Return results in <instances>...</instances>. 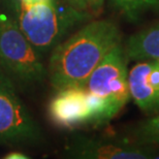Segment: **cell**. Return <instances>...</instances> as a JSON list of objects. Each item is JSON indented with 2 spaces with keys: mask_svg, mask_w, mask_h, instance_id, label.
<instances>
[{
  "mask_svg": "<svg viewBox=\"0 0 159 159\" xmlns=\"http://www.w3.org/2000/svg\"><path fill=\"white\" fill-rule=\"evenodd\" d=\"M121 39L120 29L114 22L99 20L59 43L51 54L48 68L53 87L57 90L84 87L95 67Z\"/></svg>",
  "mask_w": 159,
  "mask_h": 159,
  "instance_id": "cell-1",
  "label": "cell"
},
{
  "mask_svg": "<svg viewBox=\"0 0 159 159\" xmlns=\"http://www.w3.org/2000/svg\"><path fill=\"white\" fill-rule=\"evenodd\" d=\"M12 5L16 14L12 18L39 53L54 49L70 28L88 17L86 11L60 5L56 0L32 4H21L14 0Z\"/></svg>",
  "mask_w": 159,
  "mask_h": 159,
  "instance_id": "cell-2",
  "label": "cell"
},
{
  "mask_svg": "<svg viewBox=\"0 0 159 159\" xmlns=\"http://www.w3.org/2000/svg\"><path fill=\"white\" fill-rule=\"evenodd\" d=\"M126 54L121 43L110 51L86 82L84 88L93 109V123L101 125L123 109L130 98Z\"/></svg>",
  "mask_w": 159,
  "mask_h": 159,
  "instance_id": "cell-3",
  "label": "cell"
},
{
  "mask_svg": "<svg viewBox=\"0 0 159 159\" xmlns=\"http://www.w3.org/2000/svg\"><path fill=\"white\" fill-rule=\"evenodd\" d=\"M0 67L23 83L43 81L48 69L39 52L24 35L12 16L0 14Z\"/></svg>",
  "mask_w": 159,
  "mask_h": 159,
  "instance_id": "cell-4",
  "label": "cell"
},
{
  "mask_svg": "<svg viewBox=\"0 0 159 159\" xmlns=\"http://www.w3.org/2000/svg\"><path fill=\"white\" fill-rule=\"evenodd\" d=\"M41 129L15 90L11 77L0 67V145L37 144Z\"/></svg>",
  "mask_w": 159,
  "mask_h": 159,
  "instance_id": "cell-5",
  "label": "cell"
},
{
  "mask_svg": "<svg viewBox=\"0 0 159 159\" xmlns=\"http://www.w3.org/2000/svg\"><path fill=\"white\" fill-rule=\"evenodd\" d=\"M69 157L84 159H146L153 153L139 143L109 138L74 136L65 147Z\"/></svg>",
  "mask_w": 159,
  "mask_h": 159,
  "instance_id": "cell-6",
  "label": "cell"
},
{
  "mask_svg": "<svg viewBox=\"0 0 159 159\" xmlns=\"http://www.w3.org/2000/svg\"><path fill=\"white\" fill-rule=\"evenodd\" d=\"M49 115L54 123L62 127H75L93 123V109L84 87L58 90L49 104Z\"/></svg>",
  "mask_w": 159,
  "mask_h": 159,
  "instance_id": "cell-7",
  "label": "cell"
},
{
  "mask_svg": "<svg viewBox=\"0 0 159 159\" xmlns=\"http://www.w3.org/2000/svg\"><path fill=\"white\" fill-rule=\"evenodd\" d=\"M130 97L146 113L159 112V62L143 60L128 72Z\"/></svg>",
  "mask_w": 159,
  "mask_h": 159,
  "instance_id": "cell-8",
  "label": "cell"
},
{
  "mask_svg": "<svg viewBox=\"0 0 159 159\" xmlns=\"http://www.w3.org/2000/svg\"><path fill=\"white\" fill-rule=\"evenodd\" d=\"M125 54L136 61L155 60L159 62V24L130 36Z\"/></svg>",
  "mask_w": 159,
  "mask_h": 159,
  "instance_id": "cell-9",
  "label": "cell"
},
{
  "mask_svg": "<svg viewBox=\"0 0 159 159\" xmlns=\"http://www.w3.org/2000/svg\"><path fill=\"white\" fill-rule=\"evenodd\" d=\"M127 20L136 22L148 12L159 11V0H110Z\"/></svg>",
  "mask_w": 159,
  "mask_h": 159,
  "instance_id": "cell-10",
  "label": "cell"
},
{
  "mask_svg": "<svg viewBox=\"0 0 159 159\" xmlns=\"http://www.w3.org/2000/svg\"><path fill=\"white\" fill-rule=\"evenodd\" d=\"M135 136L141 145H159V115L143 122L136 129Z\"/></svg>",
  "mask_w": 159,
  "mask_h": 159,
  "instance_id": "cell-11",
  "label": "cell"
},
{
  "mask_svg": "<svg viewBox=\"0 0 159 159\" xmlns=\"http://www.w3.org/2000/svg\"><path fill=\"white\" fill-rule=\"evenodd\" d=\"M71 6H74L80 11H87L89 8L88 0H68Z\"/></svg>",
  "mask_w": 159,
  "mask_h": 159,
  "instance_id": "cell-12",
  "label": "cell"
},
{
  "mask_svg": "<svg viewBox=\"0 0 159 159\" xmlns=\"http://www.w3.org/2000/svg\"><path fill=\"white\" fill-rule=\"evenodd\" d=\"M104 3V0H88V6L89 8L93 11H99L102 8V5Z\"/></svg>",
  "mask_w": 159,
  "mask_h": 159,
  "instance_id": "cell-13",
  "label": "cell"
},
{
  "mask_svg": "<svg viewBox=\"0 0 159 159\" xmlns=\"http://www.w3.org/2000/svg\"><path fill=\"white\" fill-rule=\"evenodd\" d=\"M4 158L6 159H28L29 157L26 156L24 153H21V152H11V153L6 154V156Z\"/></svg>",
  "mask_w": 159,
  "mask_h": 159,
  "instance_id": "cell-14",
  "label": "cell"
},
{
  "mask_svg": "<svg viewBox=\"0 0 159 159\" xmlns=\"http://www.w3.org/2000/svg\"><path fill=\"white\" fill-rule=\"evenodd\" d=\"M21 4H32V3H37L41 1H48V0H16Z\"/></svg>",
  "mask_w": 159,
  "mask_h": 159,
  "instance_id": "cell-15",
  "label": "cell"
}]
</instances>
